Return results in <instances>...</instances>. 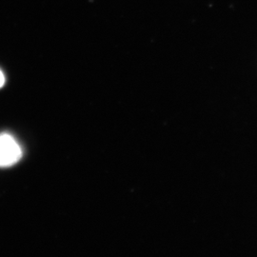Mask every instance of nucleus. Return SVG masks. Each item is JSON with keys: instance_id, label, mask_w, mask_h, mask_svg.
Wrapping results in <instances>:
<instances>
[{"instance_id": "f257e3e1", "label": "nucleus", "mask_w": 257, "mask_h": 257, "mask_svg": "<svg viewBox=\"0 0 257 257\" xmlns=\"http://www.w3.org/2000/svg\"><path fill=\"white\" fill-rule=\"evenodd\" d=\"M22 149L17 139L9 134H0V168H8L19 162Z\"/></svg>"}, {"instance_id": "f03ea898", "label": "nucleus", "mask_w": 257, "mask_h": 257, "mask_svg": "<svg viewBox=\"0 0 257 257\" xmlns=\"http://www.w3.org/2000/svg\"><path fill=\"white\" fill-rule=\"evenodd\" d=\"M5 81H6L5 75H4V74H3V72L0 70V89H1V88L4 86Z\"/></svg>"}]
</instances>
